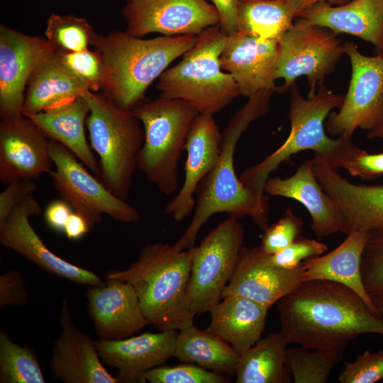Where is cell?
<instances>
[{
	"mask_svg": "<svg viewBox=\"0 0 383 383\" xmlns=\"http://www.w3.org/2000/svg\"><path fill=\"white\" fill-rule=\"evenodd\" d=\"M288 344L311 350H343L361 334L383 335V319L350 288L329 280L301 282L277 307Z\"/></svg>",
	"mask_w": 383,
	"mask_h": 383,
	"instance_id": "1",
	"label": "cell"
},
{
	"mask_svg": "<svg viewBox=\"0 0 383 383\" xmlns=\"http://www.w3.org/2000/svg\"><path fill=\"white\" fill-rule=\"evenodd\" d=\"M273 92L265 90L249 97L230 119L222 133L218 160L197 189L192 221L173 245L177 250L193 247L201 227L218 213L238 218L250 216L263 231L268 226L267 196L258 195L242 183L235 171L234 154L242 133L252 122L268 111Z\"/></svg>",
	"mask_w": 383,
	"mask_h": 383,
	"instance_id": "2",
	"label": "cell"
},
{
	"mask_svg": "<svg viewBox=\"0 0 383 383\" xmlns=\"http://www.w3.org/2000/svg\"><path fill=\"white\" fill-rule=\"evenodd\" d=\"M197 35H162L145 39L125 31L99 35L93 49L104 62L102 94L118 107L132 111L145 101L149 86L196 43Z\"/></svg>",
	"mask_w": 383,
	"mask_h": 383,
	"instance_id": "3",
	"label": "cell"
},
{
	"mask_svg": "<svg viewBox=\"0 0 383 383\" xmlns=\"http://www.w3.org/2000/svg\"><path fill=\"white\" fill-rule=\"evenodd\" d=\"M191 274L189 250L157 242L145 245L126 270H110L106 279L131 284L148 324L162 331L182 330L194 323L187 305Z\"/></svg>",
	"mask_w": 383,
	"mask_h": 383,
	"instance_id": "4",
	"label": "cell"
},
{
	"mask_svg": "<svg viewBox=\"0 0 383 383\" xmlns=\"http://www.w3.org/2000/svg\"><path fill=\"white\" fill-rule=\"evenodd\" d=\"M344 96L334 94L323 84L315 95L305 99L296 86H293L289 118L290 133L285 141L259 163L244 170L239 178L242 183L257 194L265 195V184L270 173L292 155L312 150L331 167L343 168L360 148L351 140L330 138L325 132L324 121L331 111L339 109Z\"/></svg>",
	"mask_w": 383,
	"mask_h": 383,
	"instance_id": "5",
	"label": "cell"
},
{
	"mask_svg": "<svg viewBox=\"0 0 383 383\" xmlns=\"http://www.w3.org/2000/svg\"><path fill=\"white\" fill-rule=\"evenodd\" d=\"M227 36L218 26L207 28L174 66L167 68L156 85L160 96L183 100L201 114L214 115L240 95L233 77L221 67Z\"/></svg>",
	"mask_w": 383,
	"mask_h": 383,
	"instance_id": "6",
	"label": "cell"
},
{
	"mask_svg": "<svg viewBox=\"0 0 383 383\" xmlns=\"http://www.w3.org/2000/svg\"><path fill=\"white\" fill-rule=\"evenodd\" d=\"M131 111L144 131L137 168L161 193L172 195L179 188L178 163L199 113L183 100L160 96Z\"/></svg>",
	"mask_w": 383,
	"mask_h": 383,
	"instance_id": "7",
	"label": "cell"
},
{
	"mask_svg": "<svg viewBox=\"0 0 383 383\" xmlns=\"http://www.w3.org/2000/svg\"><path fill=\"white\" fill-rule=\"evenodd\" d=\"M90 106L87 127L98 155L96 177L116 196H128L137 159L144 140L140 122L131 111L116 106L103 94H82Z\"/></svg>",
	"mask_w": 383,
	"mask_h": 383,
	"instance_id": "8",
	"label": "cell"
},
{
	"mask_svg": "<svg viewBox=\"0 0 383 383\" xmlns=\"http://www.w3.org/2000/svg\"><path fill=\"white\" fill-rule=\"evenodd\" d=\"M244 235L238 218L228 216L199 245L187 249L191 274L187 299L194 315L209 312L221 299L243 247Z\"/></svg>",
	"mask_w": 383,
	"mask_h": 383,
	"instance_id": "9",
	"label": "cell"
},
{
	"mask_svg": "<svg viewBox=\"0 0 383 383\" xmlns=\"http://www.w3.org/2000/svg\"><path fill=\"white\" fill-rule=\"evenodd\" d=\"M337 33L298 17L292 28L279 40L275 79H283L277 91L283 93L305 76L310 87L308 98L316 94V86L323 84L345 53Z\"/></svg>",
	"mask_w": 383,
	"mask_h": 383,
	"instance_id": "10",
	"label": "cell"
},
{
	"mask_svg": "<svg viewBox=\"0 0 383 383\" xmlns=\"http://www.w3.org/2000/svg\"><path fill=\"white\" fill-rule=\"evenodd\" d=\"M50 150L54 170L48 174L55 190L91 228L102 221L104 214L122 223L140 221L138 211L113 194L67 148L50 139Z\"/></svg>",
	"mask_w": 383,
	"mask_h": 383,
	"instance_id": "11",
	"label": "cell"
},
{
	"mask_svg": "<svg viewBox=\"0 0 383 383\" xmlns=\"http://www.w3.org/2000/svg\"><path fill=\"white\" fill-rule=\"evenodd\" d=\"M352 74L348 92L326 128L333 135L351 140L357 128L372 131L383 122V54L366 56L353 42L343 43Z\"/></svg>",
	"mask_w": 383,
	"mask_h": 383,
	"instance_id": "12",
	"label": "cell"
},
{
	"mask_svg": "<svg viewBox=\"0 0 383 383\" xmlns=\"http://www.w3.org/2000/svg\"><path fill=\"white\" fill-rule=\"evenodd\" d=\"M126 31L143 38L163 35H199L218 26L214 6L206 0H131L122 10Z\"/></svg>",
	"mask_w": 383,
	"mask_h": 383,
	"instance_id": "13",
	"label": "cell"
},
{
	"mask_svg": "<svg viewBox=\"0 0 383 383\" xmlns=\"http://www.w3.org/2000/svg\"><path fill=\"white\" fill-rule=\"evenodd\" d=\"M55 48L45 38L0 26V117L22 115L24 94L33 72Z\"/></svg>",
	"mask_w": 383,
	"mask_h": 383,
	"instance_id": "14",
	"label": "cell"
},
{
	"mask_svg": "<svg viewBox=\"0 0 383 383\" xmlns=\"http://www.w3.org/2000/svg\"><path fill=\"white\" fill-rule=\"evenodd\" d=\"M40 213L39 202L29 196L0 225V243L60 278L77 284L104 285L105 282L94 272L61 258L46 246L29 221Z\"/></svg>",
	"mask_w": 383,
	"mask_h": 383,
	"instance_id": "15",
	"label": "cell"
},
{
	"mask_svg": "<svg viewBox=\"0 0 383 383\" xmlns=\"http://www.w3.org/2000/svg\"><path fill=\"white\" fill-rule=\"evenodd\" d=\"M53 163L50 138L28 117L21 115L0 122V180L8 184L49 174Z\"/></svg>",
	"mask_w": 383,
	"mask_h": 383,
	"instance_id": "16",
	"label": "cell"
},
{
	"mask_svg": "<svg viewBox=\"0 0 383 383\" xmlns=\"http://www.w3.org/2000/svg\"><path fill=\"white\" fill-rule=\"evenodd\" d=\"M303 282V262L294 269L280 268L269 261L268 254L260 246L243 247L221 299L238 295L270 309Z\"/></svg>",
	"mask_w": 383,
	"mask_h": 383,
	"instance_id": "17",
	"label": "cell"
},
{
	"mask_svg": "<svg viewBox=\"0 0 383 383\" xmlns=\"http://www.w3.org/2000/svg\"><path fill=\"white\" fill-rule=\"evenodd\" d=\"M278 43L243 31L227 36L221 67L233 77L240 94L249 98L265 90L277 91Z\"/></svg>",
	"mask_w": 383,
	"mask_h": 383,
	"instance_id": "18",
	"label": "cell"
},
{
	"mask_svg": "<svg viewBox=\"0 0 383 383\" xmlns=\"http://www.w3.org/2000/svg\"><path fill=\"white\" fill-rule=\"evenodd\" d=\"M61 331L50 360L52 376L64 383H117L105 368L90 336L74 324L65 297L60 310Z\"/></svg>",
	"mask_w": 383,
	"mask_h": 383,
	"instance_id": "19",
	"label": "cell"
},
{
	"mask_svg": "<svg viewBox=\"0 0 383 383\" xmlns=\"http://www.w3.org/2000/svg\"><path fill=\"white\" fill-rule=\"evenodd\" d=\"M316 178L335 201L341 233L370 231L383 227V184H355L341 176L319 155L313 158Z\"/></svg>",
	"mask_w": 383,
	"mask_h": 383,
	"instance_id": "20",
	"label": "cell"
},
{
	"mask_svg": "<svg viewBox=\"0 0 383 383\" xmlns=\"http://www.w3.org/2000/svg\"><path fill=\"white\" fill-rule=\"evenodd\" d=\"M221 140L222 133L213 115L199 113L192 126L184 145L187 157L183 183L165 209L174 221H183L194 209L197 189L216 165L221 152Z\"/></svg>",
	"mask_w": 383,
	"mask_h": 383,
	"instance_id": "21",
	"label": "cell"
},
{
	"mask_svg": "<svg viewBox=\"0 0 383 383\" xmlns=\"http://www.w3.org/2000/svg\"><path fill=\"white\" fill-rule=\"evenodd\" d=\"M85 292L87 311L96 335L102 340L128 338L148 324L134 288L116 279Z\"/></svg>",
	"mask_w": 383,
	"mask_h": 383,
	"instance_id": "22",
	"label": "cell"
},
{
	"mask_svg": "<svg viewBox=\"0 0 383 383\" xmlns=\"http://www.w3.org/2000/svg\"><path fill=\"white\" fill-rule=\"evenodd\" d=\"M176 330L143 333L118 340H94L101 361L118 370V382H145V373L173 357Z\"/></svg>",
	"mask_w": 383,
	"mask_h": 383,
	"instance_id": "23",
	"label": "cell"
},
{
	"mask_svg": "<svg viewBox=\"0 0 383 383\" xmlns=\"http://www.w3.org/2000/svg\"><path fill=\"white\" fill-rule=\"evenodd\" d=\"M264 191L269 195L293 199L302 204L310 214L311 229L316 235L341 233L338 207L318 182L313 159L302 163L289 177H269Z\"/></svg>",
	"mask_w": 383,
	"mask_h": 383,
	"instance_id": "24",
	"label": "cell"
},
{
	"mask_svg": "<svg viewBox=\"0 0 383 383\" xmlns=\"http://www.w3.org/2000/svg\"><path fill=\"white\" fill-rule=\"evenodd\" d=\"M296 17L338 33H348L373 45L383 54V0H352L331 6L326 2L309 5Z\"/></svg>",
	"mask_w": 383,
	"mask_h": 383,
	"instance_id": "25",
	"label": "cell"
},
{
	"mask_svg": "<svg viewBox=\"0 0 383 383\" xmlns=\"http://www.w3.org/2000/svg\"><path fill=\"white\" fill-rule=\"evenodd\" d=\"M368 237L369 231L352 232L329 253L304 260V282L320 279L342 284L357 294L373 313L382 318L367 294L362 279L361 259Z\"/></svg>",
	"mask_w": 383,
	"mask_h": 383,
	"instance_id": "26",
	"label": "cell"
},
{
	"mask_svg": "<svg viewBox=\"0 0 383 383\" xmlns=\"http://www.w3.org/2000/svg\"><path fill=\"white\" fill-rule=\"evenodd\" d=\"M268 310L248 298L226 296L210 310L211 322L205 331L228 342L241 355L260 340Z\"/></svg>",
	"mask_w": 383,
	"mask_h": 383,
	"instance_id": "27",
	"label": "cell"
},
{
	"mask_svg": "<svg viewBox=\"0 0 383 383\" xmlns=\"http://www.w3.org/2000/svg\"><path fill=\"white\" fill-rule=\"evenodd\" d=\"M89 112V104L82 95L55 107L26 116L50 139L67 148L96 175L99 162L88 143L85 133V125Z\"/></svg>",
	"mask_w": 383,
	"mask_h": 383,
	"instance_id": "28",
	"label": "cell"
},
{
	"mask_svg": "<svg viewBox=\"0 0 383 383\" xmlns=\"http://www.w3.org/2000/svg\"><path fill=\"white\" fill-rule=\"evenodd\" d=\"M89 90L63 63L57 50L30 76L22 113L29 116L70 101Z\"/></svg>",
	"mask_w": 383,
	"mask_h": 383,
	"instance_id": "29",
	"label": "cell"
},
{
	"mask_svg": "<svg viewBox=\"0 0 383 383\" xmlns=\"http://www.w3.org/2000/svg\"><path fill=\"white\" fill-rule=\"evenodd\" d=\"M240 355L226 340L194 323L178 333L173 357L219 373L235 374Z\"/></svg>",
	"mask_w": 383,
	"mask_h": 383,
	"instance_id": "30",
	"label": "cell"
},
{
	"mask_svg": "<svg viewBox=\"0 0 383 383\" xmlns=\"http://www.w3.org/2000/svg\"><path fill=\"white\" fill-rule=\"evenodd\" d=\"M282 335L270 333L240 356L235 373L237 383H289L292 375L286 361Z\"/></svg>",
	"mask_w": 383,
	"mask_h": 383,
	"instance_id": "31",
	"label": "cell"
},
{
	"mask_svg": "<svg viewBox=\"0 0 383 383\" xmlns=\"http://www.w3.org/2000/svg\"><path fill=\"white\" fill-rule=\"evenodd\" d=\"M239 31L279 41L293 26L287 0H240Z\"/></svg>",
	"mask_w": 383,
	"mask_h": 383,
	"instance_id": "32",
	"label": "cell"
},
{
	"mask_svg": "<svg viewBox=\"0 0 383 383\" xmlns=\"http://www.w3.org/2000/svg\"><path fill=\"white\" fill-rule=\"evenodd\" d=\"M0 382L45 383L36 355L30 345H20L0 331Z\"/></svg>",
	"mask_w": 383,
	"mask_h": 383,
	"instance_id": "33",
	"label": "cell"
},
{
	"mask_svg": "<svg viewBox=\"0 0 383 383\" xmlns=\"http://www.w3.org/2000/svg\"><path fill=\"white\" fill-rule=\"evenodd\" d=\"M343 350L287 348L286 361L294 383H325L343 358Z\"/></svg>",
	"mask_w": 383,
	"mask_h": 383,
	"instance_id": "34",
	"label": "cell"
},
{
	"mask_svg": "<svg viewBox=\"0 0 383 383\" xmlns=\"http://www.w3.org/2000/svg\"><path fill=\"white\" fill-rule=\"evenodd\" d=\"M45 35L57 50L79 52L93 48L99 35L83 17L53 13L47 19Z\"/></svg>",
	"mask_w": 383,
	"mask_h": 383,
	"instance_id": "35",
	"label": "cell"
},
{
	"mask_svg": "<svg viewBox=\"0 0 383 383\" xmlns=\"http://www.w3.org/2000/svg\"><path fill=\"white\" fill-rule=\"evenodd\" d=\"M361 274L367 294L379 309L383 306V227L369 231L362 255Z\"/></svg>",
	"mask_w": 383,
	"mask_h": 383,
	"instance_id": "36",
	"label": "cell"
},
{
	"mask_svg": "<svg viewBox=\"0 0 383 383\" xmlns=\"http://www.w3.org/2000/svg\"><path fill=\"white\" fill-rule=\"evenodd\" d=\"M150 383H226L229 379L221 373L192 363L176 366H157L145 373Z\"/></svg>",
	"mask_w": 383,
	"mask_h": 383,
	"instance_id": "37",
	"label": "cell"
},
{
	"mask_svg": "<svg viewBox=\"0 0 383 383\" xmlns=\"http://www.w3.org/2000/svg\"><path fill=\"white\" fill-rule=\"evenodd\" d=\"M57 51L66 67L87 84L89 91L97 92L101 89L104 65L97 50L88 49L79 52Z\"/></svg>",
	"mask_w": 383,
	"mask_h": 383,
	"instance_id": "38",
	"label": "cell"
},
{
	"mask_svg": "<svg viewBox=\"0 0 383 383\" xmlns=\"http://www.w3.org/2000/svg\"><path fill=\"white\" fill-rule=\"evenodd\" d=\"M303 221L291 208L277 222L264 230L259 245L267 254H274L291 244L302 231Z\"/></svg>",
	"mask_w": 383,
	"mask_h": 383,
	"instance_id": "39",
	"label": "cell"
},
{
	"mask_svg": "<svg viewBox=\"0 0 383 383\" xmlns=\"http://www.w3.org/2000/svg\"><path fill=\"white\" fill-rule=\"evenodd\" d=\"M383 379V350H365L353 362H345L338 376L340 383H374Z\"/></svg>",
	"mask_w": 383,
	"mask_h": 383,
	"instance_id": "40",
	"label": "cell"
},
{
	"mask_svg": "<svg viewBox=\"0 0 383 383\" xmlns=\"http://www.w3.org/2000/svg\"><path fill=\"white\" fill-rule=\"evenodd\" d=\"M328 248L323 243L299 236L286 248L274 254L268 255V260L278 267L294 269L307 259L320 256Z\"/></svg>",
	"mask_w": 383,
	"mask_h": 383,
	"instance_id": "41",
	"label": "cell"
},
{
	"mask_svg": "<svg viewBox=\"0 0 383 383\" xmlns=\"http://www.w3.org/2000/svg\"><path fill=\"white\" fill-rule=\"evenodd\" d=\"M28 302V292L22 274L11 269L1 274L0 307L24 306Z\"/></svg>",
	"mask_w": 383,
	"mask_h": 383,
	"instance_id": "42",
	"label": "cell"
},
{
	"mask_svg": "<svg viewBox=\"0 0 383 383\" xmlns=\"http://www.w3.org/2000/svg\"><path fill=\"white\" fill-rule=\"evenodd\" d=\"M36 187L33 180L10 182L0 193V225L9 218L13 209L32 195Z\"/></svg>",
	"mask_w": 383,
	"mask_h": 383,
	"instance_id": "43",
	"label": "cell"
},
{
	"mask_svg": "<svg viewBox=\"0 0 383 383\" xmlns=\"http://www.w3.org/2000/svg\"><path fill=\"white\" fill-rule=\"evenodd\" d=\"M344 169L352 176L363 179L383 176V152L371 154L360 148Z\"/></svg>",
	"mask_w": 383,
	"mask_h": 383,
	"instance_id": "44",
	"label": "cell"
},
{
	"mask_svg": "<svg viewBox=\"0 0 383 383\" xmlns=\"http://www.w3.org/2000/svg\"><path fill=\"white\" fill-rule=\"evenodd\" d=\"M214 6L219 18L218 26L226 35L239 31L238 9L240 0H206Z\"/></svg>",
	"mask_w": 383,
	"mask_h": 383,
	"instance_id": "45",
	"label": "cell"
},
{
	"mask_svg": "<svg viewBox=\"0 0 383 383\" xmlns=\"http://www.w3.org/2000/svg\"><path fill=\"white\" fill-rule=\"evenodd\" d=\"M72 212L71 206L63 199L54 200L50 202L45 209V221L51 230L62 233Z\"/></svg>",
	"mask_w": 383,
	"mask_h": 383,
	"instance_id": "46",
	"label": "cell"
},
{
	"mask_svg": "<svg viewBox=\"0 0 383 383\" xmlns=\"http://www.w3.org/2000/svg\"><path fill=\"white\" fill-rule=\"evenodd\" d=\"M91 229L87 219L73 211L67 219L63 233L71 240L82 238Z\"/></svg>",
	"mask_w": 383,
	"mask_h": 383,
	"instance_id": "47",
	"label": "cell"
},
{
	"mask_svg": "<svg viewBox=\"0 0 383 383\" xmlns=\"http://www.w3.org/2000/svg\"><path fill=\"white\" fill-rule=\"evenodd\" d=\"M352 0H287L290 16L294 18L297 13L305 7L318 2H326L330 4H344Z\"/></svg>",
	"mask_w": 383,
	"mask_h": 383,
	"instance_id": "48",
	"label": "cell"
},
{
	"mask_svg": "<svg viewBox=\"0 0 383 383\" xmlns=\"http://www.w3.org/2000/svg\"><path fill=\"white\" fill-rule=\"evenodd\" d=\"M367 137L369 138H383V122L372 131H370Z\"/></svg>",
	"mask_w": 383,
	"mask_h": 383,
	"instance_id": "49",
	"label": "cell"
},
{
	"mask_svg": "<svg viewBox=\"0 0 383 383\" xmlns=\"http://www.w3.org/2000/svg\"><path fill=\"white\" fill-rule=\"evenodd\" d=\"M379 311L382 313V315L383 316V306L379 308Z\"/></svg>",
	"mask_w": 383,
	"mask_h": 383,
	"instance_id": "50",
	"label": "cell"
},
{
	"mask_svg": "<svg viewBox=\"0 0 383 383\" xmlns=\"http://www.w3.org/2000/svg\"><path fill=\"white\" fill-rule=\"evenodd\" d=\"M128 1H131V0H128Z\"/></svg>",
	"mask_w": 383,
	"mask_h": 383,
	"instance_id": "51",
	"label": "cell"
}]
</instances>
